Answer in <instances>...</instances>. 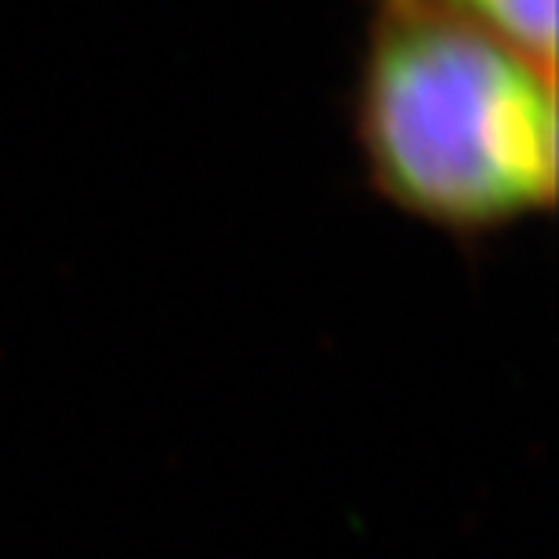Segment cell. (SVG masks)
I'll return each instance as SVG.
<instances>
[{
  "mask_svg": "<svg viewBox=\"0 0 559 559\" xmlns=\"http://www.w3.org/2000/svg\"><path fill=\"white\" fill-rule=\"evenodd\" d=\"M353 139L374 193L447 237L556 204V73L436 0H371Z\"/></svg>",
  "mask_w": 559,
  "mask_h": 559,
  "instance_id": "obj_1",
  "label": "cell"
},
{
  "mask_svg": "<svg viewBox=\"0 0 559 559\" xmlns=\"http://www.w3.org/2000/svg\"><path fill=\"white\" fill-rule=\"evenodd\" d=\"M436 4L556 73V0H436Z\"/></svg>",
  "mask_w": 559,
  "mask_h": 559,
  "instance_id": "obj_2",
  "label": "cell"
}]
</instances>
